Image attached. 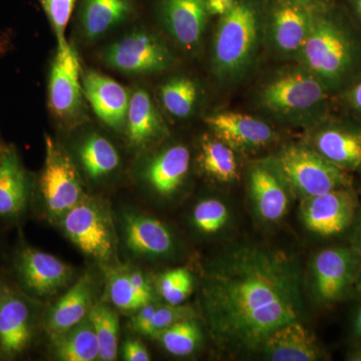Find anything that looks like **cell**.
Wrapping results in <instances>:
<instances>
[{
	"label": "cell",
	"mask_w": 361,
	"mask_h": 361,
	"mask_svg": "<svg viewBox=\"0 0 361 361\" xmlns=\"http://www.w3.org/2000/svg\"><path fill=\"white\" fill-rule=\"evenodd\" d=\"M203 298L211 332L223 350H259L273 330L302 322L298 261L265 246L234 247L209 268Z\"/></svg>",
	"instance_id": "cell-1"
},
{
	"label": "cell",
	"mask_w": 361,
	"mask_h": 361,
	"mask_svg": "<svg viewBox=\"0 0 361 361\" xmlns=\"http://www.w3.org/2000/svg\"><path fill=\"white\" fill-rule=\"evenodd\" d=\"M298 59L327 89H337L355 73L360 49L341 21L331 14L313 11L310 32Z\"/></svg>",
	"instance_id": "cell-2"
},
{
	"label": "cell",
	"mask_w": 361,
	"mask_h": 361,
	"mask_svg": "<svg viewBox=\"0 0 361 361\" xmlns=\"http://www.w3.org/2000/svg\"><path fill=\"white\" fill-rule=\"evenodd\" d=\"M261 39V18L257 6L249 0H237L221 16L214 37L213 68L225 82L245 75L257 56Z\"/></svg>",
	"instance_id": "cell-3"
},
{
	"label": "cell",
	"mask_w": 361,
	"mask_h": 361,
	"mask_svg": "<svg viewBox=\"0 0 361 361\" xmlns=\"http://www.w3.org/2000/svg\"><path fill=\"white\" fill-rule=\"evenodd\" d=\"M326 85L302 66L287 68L268 80L259 92L265 110L286 120L314 115L326 101Z\"/></svg>",
	"instance_id": "cell-4"
},
{
	"label": "cell",
	"mask_w": 361,
	"mask_h": 361,
	"mask_svg": "<svg viewBox=\"0 0 361 361\" xmlns=\"http://www.w3.org/2000/svg\"><path fill=\"white\" fill-rule=\"evenodd\" d=\"M273 164L289 188L303 198L350 188L351 179L346 170L307 147H286Z\"/></svg>",
	"instance_id": "cell-5"
},
{
	"label": "cell",
	"mask_w": 361,
	"mask_h": 361,
	"mask_svg": "<svg viewBox=\"0 0 361 361\" xmlns=\"http://www.w3.org/2000/svg\"><path fill=\"white\" fill-rule=\"evenodd\" d=\"M44 166L39 186L45 209L52 218H61L84 199L77 169L68 154L45 135Z\"/></svg>",
	"instance_id": "cell-6"
},
{
	"label": "cell",
	"mask_w": 361,
	"mask_h": 361,
	"mask_svg": "<svg viewBox=\"0 0 361 361\" xmlns=\"http://www.w3.org/2000/svg\"><path fill=\"white\" fill-rule=\"evenodd\" d=\"M61 219L63 232L80 251L99 261L113 257V224L108 212L99 204L84 198Z\"/></svg>",
	"instance_id": "cell-7"
},
{
	"label": "cell",
	"mask_w": 361,
	"mask_h": 361,
	"mask_svg": "<svg viewBox=\"0 0 361 361\" xmlns=\"http://www.w3.org/2000/svg\"><path fill=\"white\" fill-rule=\"evenodd\" d=\"M102 59L114 70L126 73L165 71L173 61L165 42L146 30H135L104 47Z\"/></svg>",
	"instance_id": "cell-8"
},
{
	"label": "cell",
	"mask_w": 361,
	"mask_h": 361,
	"mask_svg": "<svg viewBox=\"0 0 361 361\" xmlns=\"http://www.w3.org/2000/svg\"><path fill=\"white\" fill-rule=\"evenodd\" d=\"M84 89L80 82V63L73 44L58 47L52 61L49 82V108L63 122H73L84 111Z\"/></svg>",
	"instance_id": "cell-9"
},
{
	"label": "cell",
	"mask_w": 361,
	"mask_h": 361,
	"mask_svg": "<svg viewBox=\"0 0 361 361\" xmlns=\"http://www.w3.org/2000/svg\"><path fill=\"white\" fill-rule=\"evenodd\" d=\"M356 197L350 188L305 197L301 203L304 224L311 232L334 236L348 229L355 219Z\"/></svg>",
	"instance_id": "cell-10"
},
{
	"label": "cell",
	"mask_w": 361,
	"mask_h": 361,
	"mask_svg": "<svg viewBox=\"0 0 361 361\" xmlns=\"http://www.w3.org/2000/svg\"><path fill=\"white\" fill-rule=\"evenodd\" d=\"M358 261L353 247L325 249L316 255L313 262L314 291L322 302L339 300L356 284Z\"/></svg>",
	"instance_id": "cell-11"
},
{
	"label": "cell",
	"mask_w": 361,
	"mask_h": 361,
	"mask_svg": "<svg viewBox=\"0 0 361 361\" xmlns=\"http://www.w3.org/2000/svg\"><path fill=\"white\" fill-rule=\"evenodd\" d=\"M16 266L21 284L37 297L56 295L70 283L73 274L71 266L30 247L18 252Z\"/></svg>",
	"instance_id": "cell-12"
},
{
	"label": "cell",
	"mask_w": 361,
	"mask_h": 361,
	"mask_svg": "<svg viewBox=\"0 0 361 361\" xmlns=\"http://www.w3.org/2000/svg\"><path fill=\"white\" fill-rule=\"evenodd\" d=\"M313 7L279 0L271 13L269 35L273 47L284 56L298 59L310 32Z\"/></svg>",
	"instance_id": "cell-13"
},
{
	"label": "cell",
	"mask_w": 361,
	"mask_h": 361,
	"mask_svg": "<svg viewBox=\"0 0 361 361\" xmlns=\"http://www.w3.org/2000/svg\"><path fill=\"white\" fill-rule=\"evenodd\" d=\"M159 16L167 32L187 51L200 44L210 16L206 0H160Z\"/></svg>",
	"instance_id": "cell-14"
},
{
	"label": "cell",
	"mask_w": 361,
	"mask_h": 361,
	"mask_svg": "<svg viewBox=\"0 0 361 361\" xmlns=\"http://www.w3.org/2000/svg\"><path fill=\"white\" fill-rule=\"evenodd\" d=\"M32 338L30 307L13 288L0 282V353L4 357L20 355Z\"/></svg>",
	"instance_id": "cell-15"
},
{
	"label": "cell",
	"mask_w": 361,
	"mask_h": 361,
	"mask_svg": "<svg viewBox=\"0 0 361 361\" xmlns=\"http://www.w3.org/2000/svg\"><path fill=\"white\" fill-rule=\"evenodd\" d=\"M82 82L85 96L99 120L111 129L122 130L127 123L129 90L94 71L84 73Z\"/></svg>",
	"instance_id": "cell-16"
},
{
	"label": "cell",
	"mask_w": 361,
	"mask_h": 361,
	"mask_svg": "<svg viewBox=\"0 0 361 361\" xmlns=\"http://www.w3.org/2000/svg\"><path fill=\"white\" fill-rule=\"evenodd\" d=\"M216 137L233 149L252 151L267 146L274 140V130L268 123L234 111L214 114L206 118Z\"/></svg>",
	"instance_id": "cell-17"
},
{
	"label": "cell",
	"mask_w": 361,
	"mask_h": 361,
	"mask_svg": "<svg viewBox=\"0 0 361 361\" xmlns=\"http://www.w3.org/2000/svg\"><path fill=\"white\" fill-rule=\"evenodd\" d=\"M249 187L258 215L268 222L282 219L290 204L289 188L273 161L258 163L251 168Z\"/></svg>",
	"instance_id": "cell-18"
},
{
	"label": "cell",
	"mask_w": 361,
	"mask_h": 361,
	"mask_svg": "<svg viewBox=\"0 0 361 361\" xmlns=\"http://www.w3.org/2000/svg\"><path fill=\"white\" fill-rule=\"evenodd\" d=\"M259 351L265 360L273 361H314L322 357L314 334L302 322H288L273 330Z\"/></svg>",
	"instance_id": "cell-19"
},
{
	"label": "cell",
	"mask_w": 361,
	"mask_h": 361,
	"mask_svg": "<svg viewBox=\"0 0 361 361\" xmlns=\"http://www.w3.org/2000/svg\"><path fill=\"white\" fill-rule=\"evenodd\" d=\"M94 293L92 278L85 274L59 299L45 317V329L51 338L65 334L89 316Z\"/></svg>",
	"instance_id": "cell-20"
},
{
	"label": "cell",
	"mask_w": 361,
	"mask_h": 361,
	"mask_svg": "<svg viewBox=\"0 0 361 361\" xmlns=\"http://www.w3.org/2000/svg\"><path fill=\"white\" fill-rule=\"evenodd\" d=\"M126 243L135 255L160 257L174 247L170 230L161 221L144 215L125 218Z\"/></svg>",
	"instance_id": "cell-21"
},
{
	"label": "cell",
	"mask_w": 361,
	"mask_h": 361,
	"mask_svg": "<svg viewBox=\"0 0 361 361\" xmlns=\"http://www.w3.org/2000/svg\"><path fill=\"white\" fill-rule=\"evenodd\" d=\"M135 11V0H82L80 6L82 32L85 39H99L130 20Z\"/></svg>",
	"instance_id": "cell-22"
},
{
	"label": "cell",
	"mask_w": 361,
	"mask_h": 361,
	"mask_svg": "<svg viewBox=\"0 0 361 361\" xmlns=\"http://www.w3.org/2000/svg\"><path fill=\"white\" fill-rule=\"evenodd\" d=\"M126 126L129 141L135 148H144L165 134L163 118L146 90L130 94Z\"/></svg>",
	"instance_id": "cell-23"
},
{
	"label": "cell",
	"mask_w": 361,
	"mask_h": 361,
	"mask_svg": "<svg viewBox=\"0 0 361 361\" xmlns=\"http://www.w3.org/2000/svg\"><path fill=\"white\" fill-rule=\"evenodd\" d=\"M190 159L186 147H171L149 161L145 170V178L154 191L161 196H169L184 182L189 172Z\"/></svg>",
	"instance_id": "cell-24"
},
{
	"label": "cell",
	"mask_w": 361,
	"mask_h": 361,
	"mask_svg": "<svg viewBox=\"0 0 361 361\" xmlns=\"http://www.w3.org/2000/svg\"><path fill=\"white\" fill-rule=\"evenodd\" d=\"M315 149L344 170L361 167V133L342 128H327L316 135Z\"/></svg>",
	"instance_id": "cell-25"
},
{
	"label": "cell",
	"mask_w": 361,
	"mask_h": 361,
	"mask_svg": "<svg viewBox=\"0 0 361 361\" xmlns=\"http://www.w3.org/2000/svg\"><path fill=\"white\" fill-rule=\"evenodd\" d=\"M27 198L25 169L16 152L8 149L0 161V215L16 216L23 212Z\"/></svg>",
	"instance_id": "cell-26"
},
{
	"label": "cell",
	"mask_w": 361,
	"mask_h": 361,
	"mask_svg": "<svg viewBox=\"0 0 361 361\" xmlns=\"http://www.w3.org/2000/svg\"><path fill=\"white\" fill-rule=\"evenodd\" d=\"M54 353L59 360L94 361L99 360V344L89 316L65 334L51 338Z\"/></svg>",
	"instance_id": "cell-27"
},
{
	"label": "cell",
	"mask_w": 361,
	"mask_h": 361,
	"mask_svg": "<svg viewBox=\"0 0 361 361\" xmlns=\"http://www.w3.org/2000/svg\"><path fill=\"white\" fill-rule=\"evenodd\" d=\"M199 161L204 172L219 182H233L238 178L234 149L218 137H203Z\"/></svg>",
	"instance_id": "cell-28"
},
{
	"label": "cell",
	"mask_w": 361,
	"mask_h": 361,
	"mask_svg": "<svg viewBox=\"0 0 361 361\" xmlns=\"http://www.w3.org/2000/svg\"><path fill=\"white\" fill-rule=\"evenodd\" d=\"M85 172L92 179L106 177L120 165V156L108 139L92 134L82 142L78 151Z\"/></svg>",
	"instance_id": "cell-29"
},
{
	"label": "cell",
	"mask_w": 361,
	"mask_h": 361,
	"mask_svg": "<svg viewBox=\"0 0 361 361\" xmlns=\"http://www.w3.org/2000/svg\"><path fill=\"white\" fill-rule=\"evenodd\" d=\"M89 318L99 344V360H116L120 331V322L116 311L106 304H94L90 308Z\"/></svg>",
	"instance_id": "cell-30"
},
{
	"label": "cell",
	"mask_w": 361,
	"mask_h": 361,
	"mask_svg": "<svg viewBox=\"0 0 361 361\" xmlns=\"http://www.w3.org/2000/svg\"><path fill=\"white\" fill-rule=\"evenodd\" d=\"M161 101L164 108L177 118L191 115L198 97V89L193 80L176 78L161 85Z\"/></svg>",
	"instance_id": "cell-31"
},
{
	"label": "cell",
	"mask_w": 361,
	"mask_h": 361,
	"mask_svg": "<svg viewBox=\"0 0 361 361\" xmlns=\"http://www.w3.org/2000/svg\"><path fill=\"white\" fill-rule=\"evenodd\" d=\"M161 345L171 355L187 356L198 348L202 338V332L198 323L193 319L182 320L176 323L157 337Z\"/></svg>",
	"instance_id": "cell-32"
},
{
	"label": "cell",
	"mask_w": 361,
	"mask_h": 361,
	"mask_svg": "<svg viewBox=\"0 0 361 361\" xmlns=\"http://www.w3.org/2000/svg\"><path fill=\"white\" fill-rule=\"evenodd\" d=\"M194 279L191 272L186 268H175L159 277V293L172 305H180L191 295L193 291Z\"/></svg>",
	"instance_id": "cell-33"
},
{
	"label": "cell",
	"mask_w": 361,
	"mask_h": 361,
	"mask_svg": "<svg viewBox=\"0 0 361 361\" xmlns=\"http://www.w3.org/2000/svg\"><path fill=\"white\" fill-rule=\"evenodd\" d=\"M108 277L109 295L118 310L133 312L151 303L145 300L135 290L126 272H111Z\"/></svg>",
	"instance_id": "cell-34"
},
{
	"label": "cell",
	"mask_w": 361,
	"mask_h": 361,
	"mask_svg": "<svg viewBox=\"0 0 361 361\" xmlns=\"http://www.w3.org/2000/svg\"><path fill=\"white\" fill-rule=\"evenodd\" d=\"M193 219L200 231L212 234L219 231L227 222V207L216 199H207L201 201L195 208Z\"/></svg>",
	"instance_id": "cell-35"
},
{
	"label": "cell",
	"mask_w": 361,
	"mask_h": 361,
	"mask_svg": "<svg viewBox=\"0 0 361 361\" xmlns=\"http://www.w3.org/2000/svg\"><path fill=\"white\" fill-rule=\"evenodd\" d=\"M52 30L56 33L58 47L68 42L66 39V26L75 8V0H39Z\"/></svg>",
	"instance_id": "cell-36"
},
{
	"label": "cell",
	"mask_w": 361,
	"mask_h": 361,
	"mask_svg": "<svg viewBox=\"0 0 361 361\" xmlns=\"http://www.w3.org/2000/svg\"><path fill=\"white\" fill-rule=\"evenodd\" d=\"M193 317V310L189 307L180 305L168 304L165 306H158L151 325H149L148 336L158 337L164 330L169 329L176 323L182 320L191 319Z\"/></svg>",
	"instance_id": "cell-37"
},
{
	"label": "cell",
	"mask_w": 361,
	"mask_h": 361,
	"mask_svg": "<svg viewBox=\"0 0 361 361\" xmlns=\"http://www.w3.org/2000/svg\"><path fill=\"white\" fill-rule=\"evenodd\" d=\"M157 307L158 306L151 302L140 308L137 311V314L133 318V329L142 336H148L149 325H151L152 318L155 314Z\"/></svg>",
	"instance_id": "cell-38"
},
{
	"label": "cell",
	"mask_w": 361,
	"mask_h": 361,
	"mask_svg": "<svg viewBox=\"0 0 361 361\" xmlns=\"http://www.w3.org/2000/svg\"><path fill=\"white\" fill-rule=\"evenodd\" d=\"M123 357L127 361H149L151 360L146 346L135 339H128L123 344Z\"/></svg>",
	"instance_id": "cell-39"
},
{
	"label": "cell",
	"mask_w": 361,
	"mask_h": 361,
	"mask_svg": "<svg viewBox=\"0 0 361 361\" xmlns=\"http://www.w3.org/2000/svg\"><path fill=\"white\" fill-rule=\"evenodd\" d=\"M126 274H127L128 278H129L130 283L135 287V290L139 292L140 295H141L145 300L148 301V302H152L153 293H152L151 287H149V284L144 275H142L141 272H139V271L135 270L126 272Z\"/></svg>",
	"instance_id": "cell-40"
},
{
	"label": "cell",
	"mask_w": 361,
	"mask_h": 361,
	"mask_svg": "<svg viewBox=\"0 0 361 361\" xmlns=\"http://www.w3.org/2000/svg\"><path fill=\"white\" fill-rule=\"evenodd\" d=\"M237 0H206L207 9L210 16H225L236 4Z\"/></svg>",
	"instance_id": "cell-41"
},
{
	"label": "cell",
	"mask_w": 361,
	"mask_h": 361,
	"mask_svg": "<svg viewBox=\"0 0 361 361\" xmlns=\"http://www.w3.org/2000/svg\"><path fill=\"white\" fill-rule=\"evenodd\" d=\"M353 248L355 249L358 261V278L356 284L361 287V216L360 223H358L357 228H356L355 241Z\"/></svg>",
	"instance_id": "cell-42"
},
{
	"label": "cell",
	"mask_w": 361,
	"mask_h": 361,
	"mask_svg": "<svg viewBox=\"0 0 361 361\" xmlns=\"http://www.w3.org/2000/svg\"><path fill=\"white\" fill-rule=\"evenodd\" d=\"M350 99L353 102V106L361 111V82L360 84L356 85L355 89L351 92Z\"/></svg>",
	"instance_id": "cell-43"
},
{
	"label": "cell",
	"mask_w": 361,
	"mask_h": 361,
	"mask_svg": "<svg viewBox=\"0 0 361 361\" xmlns=\"http://www.w3.org/2000/svg\"><path fill=\"white\" fill-rule=\"evenodd\" d=\"M290 1L295 2V4H301V6L314 7L316 4H319L322 0H290Z\"/></svg>",
	"instance_id": "cell-44"
},
{
	"label": "cell",
	"mask_w": 361,
	"mask_h": 361,
	"mask_svg": "<svg viewBox=\"0 0 361 361\" xmlns=\"http://www.w3.org/2000/svg\"><path fill=\"white\" fill-rule=\"evenodd\" d=\"M355 334L357 336H361V308L358 311L357 315H356L355 322Z\"/></svg>",
	"instance_id": "cell-45"
},
{
	"label": "cell",
	"mask_w": 361,
	"mask_h": 361,
	"mask_svg": "<svg viewBox=\"0 0 361 361\" xmlns=\"http://www.w3.org/2000/svg\"><path fill=\"white\" fill-rule=\"evenodd\" d=\"M356 8L361 16V0H356Z\"/></svg>",
	"instance_id": "cell-46"
},
{
	"label": "cell",
	"mask_w": 361,
	"mask_h": 361,
	"mask_svg": "<svg viewBox=\"0 0 361 361\" xmlns=\"http://www.w3.org/2000/svg\"><path fill=\"white\" fill-rule=\"evenodd\" d=\"M0 161H1V159H0Z\"/></svg>",
	"instance_id": "cell-47"
}]
</instances>
